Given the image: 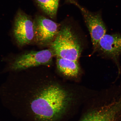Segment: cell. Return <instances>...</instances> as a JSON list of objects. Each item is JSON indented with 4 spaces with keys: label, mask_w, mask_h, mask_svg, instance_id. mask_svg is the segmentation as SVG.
<instances>
[{
    "label": "cell",
    "mask_w": 121,
    "mask_h": 121,
    "mask_svg": "<svg viewBox=\"0 0 121 121\" xmlns=\"http://www.w3.org/2000/svg\"><path fill=\"white\" fill-rule=\"evenodd\" d=\"M95 95V92L49 84L18 96L28 121H67Z\"/></svg>",
    "instance_id": "cell-1"
},
{
    "label": "cell",
    "mask_w": 121,
    "mask_h": 121,
    "mask_svg": "<svg viewBox=\"0 0 121 121\" xmlns=\"http://www.w3.org/2000/svg\"><path fill=\"white\" fill-rule=\"evenodd\" d=\"M83 106L78 121H121V87L96 94Z\"/></svg>",
    "instance_id": "cell-2"
},
{
    "label": "cell",
    "mask_w": 121,
    "mask_h": 121,
    "mask_svg": "<svg viewBox=\"0 0 121 121\" xmlns=\"http://www.w3.org/2000/svg\"><path fill=\"white\" fill-rule=\"evenodd\" d=\"M57 57L77 61L81 54V46L70 26L64 25L60 28L52 44Z\"/></svg>",
    "instance_id": "cell-3"
},
{
    "label": "cell",
    "mask_w": 121,
    "mask_h": 121,
    "mask_svg": "<svg viewBox=\"0 0 121 121\" xmlns=\"http://www.w3.org/2000/svg\"><path fill=\"white\" fill-rule=\"evenodd\" d=\"M81 10L91 38L93 52L96 51L101 39L106 34L107 28L103 21L101 11L93 13L80 5L74 0H68Z\"/></svg>",
    "instance_id": "cell-4"
},
{
    "label": "cell",
    "mask_w": 121,
    "mask_h": 121,
    "mask_svg": "<svg viewBox=\"0 0 121 121\" xmlns=\"http://www.w3.org/2000/svg\"><path fill=\"white\" fill-rule=\"evenodd\" d=\"M13 32L19 46L29 44L34 39V21L22 10L17 12L15 17Z\"/></svg>",
    "instance_id": "cell-5"
},
{
    "label": "cell",
    "mask_w": 121,
    "mask_h": 121,
    "mask_svg": "<svg viewBox=\"0 0 121 121\" xmlns=\"http://www.w3.org/2000/svg\"><path fill=\"white\" fill-rule=\"evenodd\" d=\"M52 57L53 53L50 50L31 51L17 57L10 68L12 70L17 71L47 64L50 62Z\"/></svg>",
    "instance_id": "cell-6"
},
{
    "label": "cell",
    "mask_w": 121,
    "mask_h": 121,
    "mask_svg": "<svg viewBox=\"0 0 121 121\" xmlns=\"http://www.w3.org/2000/svg\"><path fill=\"white\" fill-rule=\"evenodd\" d=\"M34 38L41 43L50 42L60 29V25L45 17L39 16L34 20Z\"/></svg>",
    "instance_id": "cell-7"
},
{
    "label": "cell",
    "mask_w": 121,
    "mask_h": 121,
    "mask_svg": "<svg viewBox=\"0 0 121 121\" xmlns=\"http://www.w3.org/2000/svg\"><path fill=\"white\" fill-rule=\"evenodd\" d=\"M96 51L114 60L119 67L118 60L121 54V35L105 34L100 40Z\"/></svg>",
    "instance_id": "cell-8"
},
{
    "label": "cell",
    "mask_w": 121,
    "mask_h": 121,
    "mask_svg": "<svg viewBox=\"0 0 121 121\" xmlns=\"http://www.w3.org/2000/svg\"><path fill=\"white\" fill-rule=\"evenodd\" d=\"M56 65L59 70L64 75L69 77H76L80 71L78 62L57 57Z\"/></svg>",
    "instance_id": "cell-9"
},
{
    "label": "cell",
    "mask_w": 121,
    "mask_h": 121,
    "mask_svg": "<svg viewBox=\"0 0 121 121\" xmlns=\"http://www.w3.org/2000/svg\"><path fill=\"white\" fill-rule=\"evenodd\" d=\"M60 0H34L38 6L52 19L56 16Z\"/></svg>",
    "instance_id": "cell-10"
}]
</instances>
